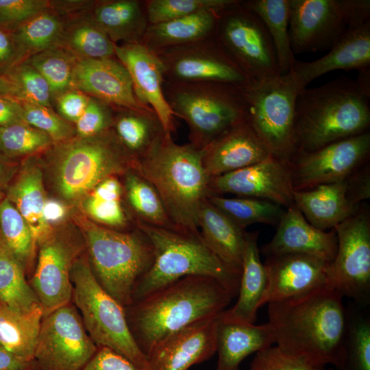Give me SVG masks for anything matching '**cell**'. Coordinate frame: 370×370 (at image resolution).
<instances>
[{"mask_svg": "<svg viewBox=\"0 0 370 370\" xmlns=\"http://www.w3.org/2000/svg\"><path fill=\"white\" fill-rule=\"evenodd\" d=\"M268 305L277 346L314 365L336 366L347 321L342 295L325 285Z\"/></svg>", "mask_w": 370, "mask_h": 370, "instance_id": "obj_1", "label": "cell"}, {"mask_svg": "<svg viewBox=\"0 0 370 370\" xmlns=\"http://www.w3.org/2000/svg\"><path fill=\"white\" fill-rule=\"evenodd\" d=\"M233 298L216 279L188 275L134 301L124 308L134 341L147 356L168 336L218 317Z\"/></svg>", "mask_w": 370, "mask_h": 370, "instance_id": "obj_2", "label": "cell"}, {"mask_svg": "<svg viewBox=\"0 0 370 370\" xmlns=\"http://www.w3.org/2000/svg\"><path fill=\"white\" fill-rule=\"evenodd\" d=\"M369 126L370 71L358 73L356 80L340 77L304 88L295 103V153L360 134Z\"/></svg>", "mask_w": 370, "mask_h": 370, "instance_id": "obj_3", "label": "cell"}, {"mask_svg": "<svg viewBox=\"0 0 370 370\" xmlns=\"http://www.w3.org/2000/svg\"><path fill=\"white\" fill-rule=\"evenodd\" d=\"M156 189L178 231L200 235L198 215L210 194V177L202 164V149L179 145L171 134L162 139L132 167Z\"/></svg>", "mask_w": 370, "mask_h": 370, "instance_id": "obj_4", "label": "cell"}, {"mask_svg": "<svg viewBox=\"0 0 370 370\" xmlns=\"http://www.w3.org/2000/svg\"><path fill=\"white\" fill-rule=\"evenodd\" d=\"M42 153L52 188L68 205L79 204L103 180L123 175L134 164L112 128L90 137L75 136Z\"/></svg>", "mask_w": 370, "mask_h": 370, "instance_id": "obj_5", "label": "cell"}, {"mask_svg": "<svg viewBox=\"0 0 370 370\" xmlns=\"http://www.w3.org/2000/svg\"><path fill=\"white\" fill-rule=\"evenodd\" d=\"M135 225L149 239L153 260L134 288L133 301L188 275L213 278L234 297L238 295L241 275L225 266L207 246L201 234H189L138 221Z\"/></svg>", "mask_w": 370, "mask_h": 370, "instance_id": "obj_6", "label": "cell"}, {"mask_svg": "<svg viewBox=\"0 0 370 370\" xmlns=\"http://www.w3.org/2000/svg\"><path fill=\"white\" fill-rule=\"evenodd\" d=\"M92 271L101 286L123 308L130 305L134 288L150 268L153 246L138 227L119 231L79 218Z\"/></svg>", "mask_w": 370, "mask_h": 370, "instance_id": "obj_7", "label": "cell"}, {"mask_svg": "<svg viewBox=\"0 0 370 370\" xmlns=\"http://www.w3.org/2000/svg\"><path fill=\"white\" fill-rule=\"evenodd\" d=\"M71 280L73 302L94 343L121 354L140 370H149L147 357L134 341L125 308L99 284L88 256H79L75 261Z\"/></svg>", "mask_w": 370, "mask_h": 370, "instance_id": "obj_8", "label": "cell"}, {"mask_svg": "<svg viewBox=\"0 0 370 370\" xmlns=\"http://www.w3.org/2000/svg\"><path fill=\"white\" fill-rule=\"evenodd\" d=\"M163 89L174 115L182 118L188 127L190 143L199 149L245 117V101L240 87L167 82Z\"/></svg>", "mask_w": 370, "mask_h": 370, "instance_id": "obj_9", "label": "cell"}, {"mask_svg": "<svg viewBox=\"0 0 370 370\" xmlns=\"http://www.w3.org/2000/svg\"><path fill=\"white\" fill-rule=\"evenodd\" d=\"M304 88L291 71L241 87L247 121L271 154L288 163L295 153L296 100Z\"/></svg>", "mask_w": 370, "mask_h": 370, "instance_id": "obj_10", "label": "cell"}, {"mask_svg": "<svg viewBox=\"0 0 370 370\" xmlns=\"http://www.w3.org/2000/svg\"><path fill=\"white\" fill-rule=\"evenodd\" d=\"M293 53L330 49L349 27L370 20L369 0H289Z\"/></svg>", "mask_w": 370, "mask_h": 370, "instance_id": "obj_11", "label": "cell"}, {"mask_svg": "<svg viewBox=\"0 0 370 370\" xmlns=\"http://www.w3.org/2000/svg\"><path fill=\"white\" fill-rule=\"evenodd\" d=\"M338 247L327 267V286L366 308L370 303V214L361 204L357 211L336 225Z\"/></svg>", "mask_w": 370, "mask_h": 370, "instance_id": "obj_12", "label": "cell"}, {"mask_svg": "<svg viewBox=\"0 0 370 370\" xmlns=\"http://www.w3.org/2000/svg\"><path fill=\"white\" fill-rule=\"evenodd\" d=\"M214 37L252 82L280 74L265 25L241 1L221 12Z\"/></svg>", "mask_w": 370, "mask_h": 370, "instance_id": "obj_13", "label": "cell"}, {"mask_svg": "<svg viewBox=\"0 0 370 370\" xmlns=\"http://www.w3.org/2000/svg\"><path fill=\"white\" fill-rule=\"evenodd\" d=\"M38 260L31 286L43 311V317L70 303L73 286L71 272L85 246L81 233L60 225L37 243Z\"/></svg>", "mask_w": 370, "mask_h": 370, "instance_id": "obj_14", "label": "cell"}, {"mask_svg": "<svg viewBox=\"0 0 370 370\" xmlns=\"http://www.w3.org/2000/svg\"><path fill=\"white\" fill-rule=\"evenodd\" d=\"M70 303L43 317L34 361L37 370H82L98 349Z\"/></svg>", "mask_w": 370, "mask_h": 370, "instance_id": "obj_15", "label": "cell"}, {"mask_svg": "<svg viewBox=\"0 0 370 370\" xmlns=\"http://www.w3.org/2000/svg\"><path fill=\"white\" fill-rule=\"evenodd\" d=\"M154 53L162 61L164 78L169 82L215 83L241 88L252 82L214 36Z\"/></svg>", "mask_w": 370, "mask_h": 370, "instance_id": "obj_16", "label": "cell"}, {"mask_svg": "<svg viewBox=\"0 0 370 370\" xmlns=\"http://www.w3.org/2000/svg\"><path fill=\"white\" fill-rule=\"evenodd\" d=\"M369 131L310 152L295 153L289 164L295 190L344 180L368 162Z\"/></svg>", "mask_w": 370, "mask_h": 370, "instance_id": "obj_17", "label": "cell"}, {"mask_svg": "<svg viewBox=\"0 0 370 370\" xmlns=\"http://www.w3.org/2000/svg\"><path fill=\"white\" fill-rule=\"evenodd\" d=\"M208 188L209 195L256 198L286 208L294 204L290 164L273 155L250 166L210 177Z\"/></svg>", "mask_w": 370, "mask_h": 370, "instance_id": "obj_18", "label": "cell"}, {"mask_svg": "<svg viewBox=\"0 0 370 370\" xmlns=\"http://www.w3.org/2000/svg\"><path fill=\"white\" fill-rule=\"evenodd\" d=\"M115 57L127 70L136 98L153 110L164 132H175L174 114L164 94V71L156 53L141 43L116 45Z\"/></svg>", "mask_w": 370, "mask_h": 370, "instance_id": "obj_19", "label": "cell"}, {"mask_svg": "<svg viewBox=\"0 0 370 370\" xmlns=\"http://www.w3.org/2000/svg\"><path fill=\"white\" fill-rule=\"evenodd\" d=\"M71 87L112 107L151 109L138 100L127 70L114 57L79 59L73 70Z\"/></svg>", "mask_w": 370, "mask_h": 370, "instance_id": "obj_20", "label": "cell"}, {"mask_svg": "<svg viewBox=\"0 0 370 370\" xmlns=\"http://www.w3.org/2000/svg\"><path fill=\"white\" fill-rule=\"evenodd\" d=\"M329 263L299 254L266 256L267 284L262 306L297 296L327 285Z\"/></svg>", "mask_w": 370, "mask_h": 370, "instance_id": "obj_21", "label": "cell"}, {"mask_svg": "<svg viewBox=\"0 0 370 370\" xmlns=\"http://www.w3.org/2000/svg\"><path fill=\"white\" fill-rule=\"evenodd\" d=\"M218 317L177 331L160 341L148 354L149 370H188L216 353Z\"/></svg>", "mask_w": 370, "mask_h": 370, "instance_id": "obj_22", "label": "cell"}, {"mask_svg": "<svg viewBox=\"0 0 370 370\" xmlns=\"http://www.w3.org/2000/svg\"><path fill=\"white\" fill-rule=\"evenodd\" d=\"M272 239L262 247L265 256L299 254L330 263L336 254L338 241L334 229L323 231L309 223L293 204L286 208Z\"/></svg>", "mask_w": 370, "mask_h": 370, "instance_id": "obj_23", "label": "cell"}, {"mask_svg": "<svg viewBox=\"0 0 370 370\" xmlns=\"http://www.w3.org/2000/svg\"><path fill=\"white\" fill-rule=\"evenodd\" d=\"M271 155L244 117L202 149V164L212 177L256 164Z\"/></svg>", "mask_w": 370, "mask_h": 370, "instance_id": "obj_24", "label": "cell"}, {"mask_svg": "<svg viewBox=\"0 0 370 370\" xmlns=\"http://www.w3.org/2000/svg\"><path fill=\"white\" fill-rule=\"evenodd\" d=\"M323 57L310 62L295 60L291 72L303 88L336 70L370 71V20L348 27Z\"/></svg>", "mask_w": 370, "mask_h": 370, "instance_id": "obj_25", "label": "cell"}, {"mask_svg": "<svg viewBox=\"0 0 370 370\" xmlns=\"http://www.w3.org/2000/svg\"><path fill=\"white\" fill-rule=\"evenodd\" d=\"M347 177L294 191V204L312 226L323 231L332 230L357 211L361 204L353 199Z\"/></svg>", "mask_w": 370, "mask_h": 370, "instance_id": "obj_26", "label": "cell"}, {"mask_svg": "<svg viewBox=\"0 0 370 370\" xmlns=\"http://www.w3.org/2000/svg\"><path fill=\"white\" fill-rule=\"evenodd\" d=\"M17 209L30 227L36 243L53 228L46 222L44 206L47 199L44 173L38 155L26 157L20 164L15 179L7 188L5 197Z\"/></svg>", "mask_w": 370, "mask_h": 370, "instance_id": "obj_27", "label": "cell"}, {"mask_svg": "<svg viewBox=\"0 0 370 370\" xmlns=\"http://www.w3.org/2000/svg\"><path fill=\"white\" fill-rule=\"evenodd\" d=\"M221 313L217 319L215 330L216 370H239L240 364L249 354L275 345L268 323L255 325L234 321L224 318Z\"/></svg>", "mask_w": 370, "mask_h": 370, "instance_id": "obj_28", "label": "cell"}, {"mask_svg": "<svg viewBox=\"0 0 370 370\" xmlns=\"http://www.w3.org/2000/svg\"><path fill=\"white\" fill-rule=\"evenodd\" d=\"M202 239L225 264L234 273L241 275L245 243V230L241 228L207 199L198 215Z\"/></svg>", "mask_w": 370, "mask_h": 370, "instance_id": "obj_29", "label": "cell"}, {"mask_svg": "<svg viewBox=\"0 0 370 370\" xmlns=\"http://www.w3.org/2000/svg\"><path fill=\"white\" fill-rule=\"evenodd\" d=\"M258 231L246 232L237 301L221 315L229 320L254 323L262 306L267 279L258 247Z\"/></svg>", "mask_w": 370, "mask_h": 370, "instance_id": "obj_30", "label": "cell"}, {"mask_svg": "<svg viewBox=\"0 0 370 370\" xmlns=\"http://www.w3.org/2000/svg\"><path fill=\"white\" fill-rule=\"evenodd\" d=\"M221 12L204 10L149 25L140 43L153 52H157L210 38L214 35Z\"/></svg>", "mask_w": 370, "mask_h": 370, "instance_id": "obj_31", "label": "cell"}, {"mask_svg": "<svg viewBox=\"0 0 370 370\" xmlns=\"http://www.w3.org/2000/svg\"><path fill=\"white\" fill-rule=\"evenodd\" d=\"M90 16L114 43H140L149 25L145 7L137 0L95 3Z\"/></svg>", "mask_w": 370, "mask_h": 370, "instance_id": "obj_32", "label": "cell"}, {"mask_svg": "<svg viewBox=\"0 0 370 370\" xmlns=\"http://www.w3.org/2000/svg\"><path fill=\"white\" fill-rule=\"evenodd\" d=\"M119 109L112 128L134 162L146 156L166 133L152 109Z\"/></svg>", "mask_w": 370, "mask_h": 370, "instance_id": "obj_33", "label": "cell"}, {"mask_svg": "<svg viewBox=\"0 0 370 370\" xmlns=\"http://www.w3.org/2000/svg\"><path fill=\"white\" fill-rule=\"evenodd\" d=\"M123 188L118 175L108 177L97 184L80 201L87 219L107 228L125 231L134 219L123 204Z\"/></svg>", "mask_w": 370, "mask_h": 370, "instance_id": "obj_34", "label": "cell"}, {"mask_svg": "<svg viewBox=\"0 0 370 370\" xmlns=\"http://www.w3.org/2000/svg\"><path fill=\"white\" fill-rule=\"evenodd\" d=\"M42 318L41 306L23 312L0 303V344L12 354L33 361Z\"/></svg>", "mask_w": 370, "mask_h": 370, "instance_id": "obj_35", "label": "cell"}, {"mask_svg": "<svg viewBox=\"0 0 370 370\" xmlns=\"http://www.w3.org/2000/svg\"><path fill=\"white\" fill-rule=\"evenodd\" d=\"M124 198L136 221L176 230L154 186L133 168L123 175Z\"/></svg>", "mask_w": 370, "mask_h": 370, "instance_id": "obj_36", "label": "cell"}, {"mask_svg": "<svg viewBox=\"0 0 370 370\" xmlns=\"http://www.w3.org/2000/svg\"><path fill=\"white\" fill-rule=\"evenodd\" d=\"M90 11L66 18L58 46L80 59L114 57L116 44L92 20Z\"/></svg>", "mask_w": 370, "mask_h": 370, "instance_id": "obj_37", "label": "cell"}, {"mask_svg": "<svg viewBox=\"0 0 370 370\" xmlns=\"http://www.w3.org/2000/svg\"><path fill=\"white\" fill-rule=\"evenodd\" d=\"M241 3L265 25L275 48L280 73H288L295 60L288 32L289 0H248Z\"/></svg>", "mask_w": 370, "mask_h": 370, "instance_id": "obj_38", "label": "cell"}, {"mask_svg": "<svg viewBox=\"0 0 370 370\" xmlns=\"http://www.w3.org/2000/svg\"><path fill=\"white\" fill-rule=\"evenodd\" d=\"M66 18L51 8L10 32L25 60L45 49L58 46Z\"/></svg>", "mask_w": 370, "mask_h": 370, "instance_id": "obj_39", "label": "cell"}, {"mask_svg": "<svg viewBox=\"0 0 370 370\" xmlns=\"http://www.w3.org/2000/svg\"><path fill=\"white\" fill-rule=\"evenodd\" d=\"M0 303L18 312L41 306L25 272L0 236Z\"/></svg>", "mask_w": 370, "mask_h": 370, "instance_id": "obj_40", "label": "cell"}, {"mask_svg": "<svg viewBox=\"0 0 370 370\" xmlns=\"http://www.w3.org/2000/svg\"><path fill=\"white\" fill-rule=\"evenodd\" d=\"M362 308L356 304L347 306V327L335 370H370V318Z\"/></svg>", "mask_w": 370, "mask_h": 370, "instance_id": "obj_41", "label": "cell"}, {"mask_svg": "<svg viewBox=\"0 0 370 370\" xmlns=\"http://www.w3.org/2000/svg\"><path fill=\"white\" fill-rule=\"evenodd\" d=\"M206 199L243 230L255 223L277 227L285 210L275 203L256 198L208 195Z\"/></svg>", "mask_w": 370, "mask_h": 370, "instance_id": "obj_42", "label": "cell"}, {"mask_svg": "<svg viewBox=\"0 0 370 370\" xmlns=\"http://www.w3.org/2000/svg\"><path fill=\"white\" fill-rule=\"evenodd\" d=\"M0 236L25 272L33 266L37 243L26 221L6 198L0 200Z\"/></svg>", "mask_w": 370, "mask_h": 370, "instance_id": "obj_43", "label": "cell"}, {"mask_svg": "<svg viewBox=\"0 0 370 370\" xmlns=\"http://www.w3.org/2000/svg\"><path fill=\"white\" fill-rule=\"evenodd\" d=\"M80 58L66 49L56 46L29 57L26 61L48 82L52 100L71 89L74 68Z\"/></svg>", "mask_w": 370, "mask_h": 370, "instance_id": "obj_44", "label": "cell"}, {"mask_svg": "<svg viewBox=\"0 0 370 370\" xmlns=\"http://www.w3.org/2000/svg\"><path fill=\"white\" fill-rule=\"evenodd\" d=\"M53 144L49 136L25 123L0 126V152L9 158L38 155Z\"/></svg>", "mask_w": 370, "mask_h": 370, "instance_id": "obj_45", "label": "cell"}, {"mask_svg": "<svg viewBox=\"0 0 370 370\" xmlns=\"http://www.w3.org/2000/svg\"><path fill=\"white\" fill-rule=\"evenodd\" d=\"M237 0H149L145 3L149 25L156 24L201 11H223Z\"/></svg>", "mask_w": 370, "mask_h": 370, "instance_id": "obj_46", "label": "cell"}, {"mask_svg": "<svg viewBox=\"0 0 370 370\" xmlns=\"http://www.w3.org/2000/svg\"><path fill=\"white\" fill-rule=\"evenodd\" d=\"M24 123L38 130L53 140L62 142L76 136L75 125L51 108L21 101Z\"/></svg>", "mask_w": 370, "mask_h": 370, "instance_id": "obj_47", "label": "cell"}, {"mask_svg": "<svg viewBox=\"0 0 370 370\" xmlns=\"http://www.w3.org/2000/svg\"><path fill=\"white\" fill-rule=\"evenodd\" d=\"M5 76L18 88L21 101L51 108L52 96L48 82L26 61L14 66Z\"/></svg>", "mask_w": 370, "mask_h": 370, "instance_id": "obj_48", "label": "cell"}, {"mask_svg": "<svg viewBox=\"0 0 370 370\" xmlns=\"http://www.w3.org/2000/svg\"><path fill=\"white\" fill-rule=\"evenodd\" d=\"M249 370H325L304 359L289 354L276 345L256 352Z\"/></svg>", "mask_w": 370, "mask_h": 370, "instance_id": "obj_49", "label": "cell"}, {"mask_svg": "<svg viewBox=\"0 0 370 370\" xmlns=\"http://www.w3.org/2000/svg\"><path fill=\"white\" fill-rule=\"evenodd\" d=\"M114 116L112 106L90 97L84 112L74 124L76 136L90 137L112 128Z\"/></svg>", "mask_w": 370, "mask_h": 370, "instance_id": "obj_50", "label": "cell"}, {"mask_svg": "<svg viewBox=\"0 0 370 370\" xmlns=\"http://www.w3.org/2000/svg\"><path fill=\"white\" fill-rule=\"evenodd\" d=\"M49 8L47 0H0V29L11 32Z\"/></svg>", "mask_w": 370, "mask_h": 370, "instance_id": "obj_51", "label": "cell"}, {"mask_svg": "<svg viewBox=\"0 0 370 370\" xmlns=\"http://www.w3.org/2000/svg\"><path fill=\"white\" fill-rule=\"evenodd\" d=\"M90 97L76 89H69L55 97L58 114L75 124L84 112Z\"/></svg>", "mask_w": 370, "mask_h": 370, "instance_id": "obj_52", "label": "cell"}, {"mask_svg": "<svg viewBox=\"0 0 370 370\" xmlns=\"http://www.w3.org/2000/svg\"><path fill=\"white\" fill-rule=\"evenodd\" d=\"M82 370H140L127 358L104 347L97 352Z\"/></svg>", "mask_w": 370, "mask_h": 370, "instance_id": "obj_53", "label": "cell"}, {"mask_svg": "<svg viewBox=\"0 0 370 370\" xmlns=\"http://www.w3.org/2000/svg\"><path fill=\"white\" fill-rule=\"evenodd\" d=\"M25 60L18 43L10 32L0 29V75L6 74Z\"/></svg>", "mask_w": 370, "mask_h": 370, "instance_id": "obj_54", "label": "cell"}, {"mask_svg": "<svg viewBox=\"0 0 370 370\" xmlns=\"http://www.w3.org/2000/svg\"><path fill=\"white\" fill-rule=\"evenodd\" d=\"M69 205L62 200L47 197L43 214L46 222L52 228L62 225L69 215Z\"/></svg>", "mask_w": 370, "mask_h": 370, "instance_id": "obj_55", "label": "cell"}, {"mask_svg": "<svg viewBox=\"0 0 370 370\" xmlns=\"http://www.w3.org/2000/svg\"><path fill=\"white\" fill-rule=\"evenodd\" d=\"M22 123L24 121L21 101L0 97V126H8Z\"/></svg>", "mask_w": 370, "mask_h": 370, "instance_id": "obj_56", "label": "cell"}, {"mask_svg": "<svg viewBox=\"0 0 370 370\" xmlns=\"http://www.w3.org/2000/svg\"><path fill=\"white\" fill-rule=\"evenodd\" d=\"M0 370H37L34 361L26 360L0 344Z\"/></svg>", "mask_w": 370, "mask_h": 370, "instance_id": "obj_57", "label": "cell"}, {"mask_svg": "<svg viewBox=\"0 0 370 370\" xmlns=\"http://www.w3.org/2000/svg\"><path fill=\"white\" fill-rule=\"evenodd\" d=\"M19 167L20 164L0 152V190L8 187Z\"/></svg>", "mask_w": 370, "mask_h": 370, "instance_id": "obj_58", "label": "cell"}, {"mask_svg": "<svg viewBox=\"0 0 370 370\" xmlns=\"http://www.w3.org/2000/svg\"><path fill=\"white\" fill-rule=\"evenodd\" d=\"M0 97L21 101V95L18 88L12 80L4 75H0Z\"/></svg>", "mask_w": 370, "mask_h": 370, "instance_id": "obj_59", "label": "cell"}, {"mask_svg": "<svg viewBox=\"0 0 370 370\" xmlns=\"http://www.w3.org/2000/svg\"><path fill=\"white\" fill-rule=\"evenodd\" d=\"M326 370H335V369L334 367H330L329 369H328Z\"/></svg>", "mask_w": 370, "mask_h": 370, "instance_id": "obj_60", "label": "cell"}, {"mask_svg": "<svg viewBox=\"0 0 370 370\" xmlns=\"http://www.w3.org/2000/svg\"><path fill=\"white\" fill-rule=\"evenodd\" d=\"M1 199H0V200H1Z\"/></svg>", "mask_w": 370, "mask_h": 370, "instance_id": "obj_61", "label": "cell"}]
</instances>
